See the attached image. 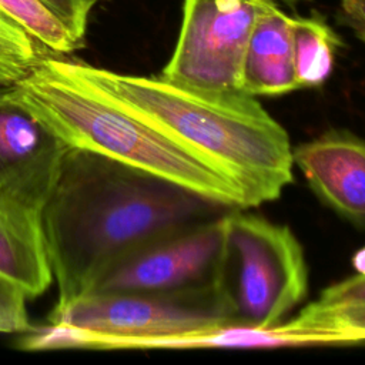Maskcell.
Listing matches in <instances>:
<instances>
[{
	"label": "cell",
	"instance_id": "15",
	"mask_svg": "<svg viewBox=\"0 0 365 365\" xmlns=\"http://www.w3.org/2000/svg\"><path fill=\"white\" fill-rule=\"evenodd\" d=\"M295 319L307 327L346 335L356 345L365 344V308H327L312 302Z\"/></svg>",
	"mask_w": 365,
	"mask_h": 365
},
{
	"label": "cell",
	"instance_id": "9",
	"mask_svg": "<svg viewBox=\"0 0 365 365\" xmlns=\"http://www.w3.org/2000/svg\"><path fill=\"white\" fill-rule=\"evenodd\" d=\"M292 158L325 204L365 225V140L329 131L292 148Z\"/></svg>",
	"mask_w": 365,
	"mask_h": 365
},
{
	"label": "cell",
	"instance_id": "11",
	"mask_svg": "<svg viewBox=\"0 0 365 365\" xmlns=\"http://www.w3.org/2000/svg\"><path fill=\"white\" fill-rule=\"evenodd\" d=\"M0 274L20 285L29 298L41 295L53 281L40 212L3 198H0Z\"/></svg>",
	"mask_w": 365,
	"mask_h": 365
},
{
	"label": "cell",
	"instance_id": "14",
	"mask_svg": "<svg viewBox=\"0 0 365 365\" xmlns=\"http://www.w3.org/2000/svg\"><path fill=\"white\" fill-rule=\"evenodd\" d=\"M41 47L20 24L0 10V87L26 77L46 57Z\"/></svg>",
	"mask_w": 365,
	"mask_h": 365
},
{
	"label": "cell",
	"instance_id": "21",
	"mask_svg": "<svg viewBox=\"0 0 365 365\" xmlns=\"http://www.w3.org/2000/svg\"><path fill=\"white\" fill-rule=\"evenodd\" d=\"M284 1H295V0H284Z\"/></svg>",
	"mask_w": 365,
	"mask_h": 365
},
{
	"label": "cell",
	"instance_id": "8",
	"mask_svg": "<svg viewBox=\"0 0 365 365\" xmlns=\"http://www.w3.org/2000/svg\"><path fill=\"white\" fill-rule=\"evenodd\" d=\"M68 145L0 87V198L41 214Z\"/></svg>",
	"mask_w": 365,
	"mask_h": 365
},
{
	"label": "cell",
	"instance_id": "7",
	"mask_svg": "<svg viewBox=\"0 0 365 365\" xmlns=\"http://www.w3.org/2000/svg\"><path fill=\"white\" fill-rule=\"evenodd\" d=\"M224 235V212L182 227L113 264L90 292L174 294L212 287Z\"/></svg>",
	"mask_w": 365,
	"mask_h": 365
},
{
	"label": "cell",
	"instance_id": "20",
	"mask_svg": "<svg viewBox=\"0 0 365 365\" xmlns=\"http://www.w3.org/2000/svg\"><path fill=\"white\" fill-rule=\"evenodd\" d=\"M352 265L356 271V274L365 277V247L359 248L354 257H352Z\"/></svg>",
	"mask_w": 365,
	"mask_h": 365
},
{
	"label": "cell",
	"instance_id": "22",
	"mask_svg": "<svg viewBox=\"0 0 365 365\" xmlns=\"http://www.w3.org/2000/svg\"><path fill=\"white\" fill-rule=\"evenodd\" d=\"M96 1H98V0H96Z\"/></svg>",
	"mask_w": 365,
	"mask_h": 365
},
{
	"label": "cell",
	"instance_id": "19",
	"mask_svg": "<svg viewBox=\"0 0 365 365\" xmlns=\"http://www.w3.org/2000/svg\"><path fill=\"white\" fill-rule=\"evenodd\" d=\"M345 23L365 41V0H341Z\"/></svg>",
	"mask_w": 365,
	"mask_h": 365
},
{
	"label": "cell",
	"instance_id": "17",
	"mask_svg": "<svg viewBox=\"0 0 365 365\" xmlns=\"http://www.w3.org/2000/svg\"><path fill=\"white\" fill-rule=\"evenodd\" d=\"M315 302L327 308H365V277L356 274L329 285Z\"/></svg>",
	"mask_w": 365,
	"mask_h": 365
},
{
	"label": "cell",
	"instance_id": "13",
	"mask_svg": "<svg viewBox=\"0 0 365 365\" xmlns=\"http://www.w3.org/2000/svg\"><path fill=\"white\" fill-rule=\"evenodd\" d=\"M0 10L54 54H68L81 47V43L41 0H0Z\"/></svg>",
	"mask_w": 365,
	"mask_h": 365
},
{
	"label": "cell",
	"instance_id": "1",
	"mask_svg": "<svg viewBox=\"0 0 365 365\" xmlns=\"http://www.w3.org/2000/svg\"><path fill=\"white\" fill-rule=\"evenodd\" d=\"M221 210L111 157L68 147L40 214L57 304L88 294L113 264L134 250L217 217Z\"/></svg>",
	"mask_w": 365,
	"mask_h": 365
},
{
	"label": "cell",
	"instance_id": "2",
	"mask_svg": "<svg viewBox=\"0 0 365 365\" xmlns=\"http://www.w3.org/2000/svg\"><path fill=\"white\" fill-rule=\"evenodd\" d=\"M63 68L151 124L232 182L250 208L277 200L294 180L285 128L245 93L182 87L60 58Z\"/></svg>",
	"mask_w": 365,
	"mask_h": 365
},
{
	"label": "cell",
	"instance_id": "5",
	"mask_svg": "<svg viewBox=\"0 0 365 365\" xmlns=\"http://www.w3.org/2000/svg\"><path fill=\"white\" fill-rule=\"evenodd\" d=\"M212 288L230 324H281L308 294V267L298 238L285 225L230 210Z\"/></svg>",
	"mask_w": 365,
	"mask_h": 365
},
{
	"label": "cell",
	"instance_id": "10",
	"mask_svg": "<svg viewBox=\"0 0 365 365\" xmlns=\"http://www.w3.org/2000/svg\"><path fill=\"white\" fill-rule=\"evenodd\" d=\"M292 17L274 0H261L251 30L241 76L248 96H281L298 90L292 57Z\"/></svg>",
	"mask_w": 365,
	"mask_h": 365
},
{
	"label": "cell",
	"instance_id": "12",
	"mask_svg": "<svg viewBox=\"0 0 365 365\" xmlns=\"http://www.w3.org/2000/svg\"><path fill=\"white\" fill-rule=\"evenodd\" d=\"M292 57L299 88L318 87L329 77L338 37L318 17H292Z\"/></svg>",
	"mask_w": 365,
	"mask_h": 365
},
{
	"label": "cell",
	"instance_id": "4",
	"mask_svg": "<svg viewBox=\"0 0 365 365\" xmlns=\"http://www.w3.org/2000/svg\"><path fill=\"white\" fill-rule=\"evenodd\" d=\"M230 324L212 287L174 292H88L57 304L48 324L26 332L20 348L154 349L168 336Z\"/></svg>",
	"mask_w": 365,
	"mask_h": 365
},
{
	"label": "cell",
	"instance_id": "3",
	"mask_svg": "<svg viewBox=\"0 0 365 365\" xmlns=\"http://www.w3.org/2000/svg\"><path fill=\"white\" fill-rule=\"evenodd\" d=\"M17 98L68 147L86 148L180 185L228 210L250 208L225 177L181 145L43 57L11 86Z\"/></svg>",
	"mask_w": 365,
	"mask_h": 365
},
{
	"label": "cell",
	"instance_id": "18",
	"mask_svg": "<svg viewBox=\"0 0 365 365\" xmlns=\"http://www.w3.org/2000/svg\"><path fill=\"white\" fill-rule=\"evenodd\" d=\"M68 29L73 37L83 44L88 14L96 0H41Z\"/></svg>",
	"mask_w": 365,
	"mask_h": 365
},
{
	"label": "cell",
	"instance_id": "6",
	"mask_svg": "<svg viewBox=\"0 0 365 365\" xmlns=\"http://www.w3.org/2000/svg\"><path fill=\"white\" fill-rule=\"evenodd\" d=\"M259 4L184 0L180 34L160 77L194 90L242 93V63Z\"/></svg>",
	"mask_w": 365,
	"mask_h": 365
},
{
	"label": "cell",
	"instance_id": "16",
	"mask_svg": "<svg viewBox=\"0 0 365 365\" xmlns=\"http://www.w3.org/2000/svg\"><path fill=\"white\" fill-rule=\"evenodd\" d=\"M27 299L20 285L0 274V334H26L34 328L27 314Z\"/></svg>",
	"mask_w": 365,
	"mask_h": 365
}]
</instances>
